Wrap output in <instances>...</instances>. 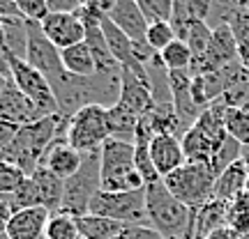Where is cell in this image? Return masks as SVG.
Returning <instances> with one entry per match:
<instances>
[{"label":"cell","instance_id":"obj_1","mask_svg":"<svg viewBox=\"0 0 249 239\" xmlns=\"http://www.w3.org/2000/svg\"><path fill=\"white\" fill-rule=\"evenodd\" d=\"M65 124H67L65 115H51L21 127L17 138L12 141V145L5 150L0 159L18 166L26 175H33L44 163L46 152L53 145V141L65 131Z\"/></svg>","mask_w":249,"mask_h":239},{"label":"cell","instance_id":"obj_2","mask_svg":"<svg viewBox=\"0 0 249 239\" xmlns=\"http://www.w3.org/2000/svg\"><path fill=\"white\" fill-rule=\"evenodd\" d=\"M145 207L150 228H155L164 239H194L196 212L180 203L161 179L145 186Z\"/></svg>","mask_w":249,"mask_h":239},{"label":"cell","instance_id":"obj_3","mask_svg":"<svg viewBox=\"0 0 249 239\" xmlns=\"http://www.w3.org/2000/svg\"><path fill=\"white\" fill-rule=\"evenodd\" d=\"M145 189L134 161V143L108 138L99 150V191L127 193Z\"/></svg>","mask_w":249,"mask_h":239},{"label":"cell","instance_id":"obj_4","mask_svg":"<svg viewBox=\"0 0 249 239\" xmlns=\"http://www.w3.org/2000/svg\"><path fill=\"white\" fill-rule=\"evenodd\" d=\"M108 138H113V124L107 106H83L67 117V143L81 154L102 150Z\"/></svg>","mask_w":249,"mask_h":239},{"label":"cell","instance_id":"obj_5","mask_svg":"<svg viewBox=\"0 0 249 239\" xmlns=\"http://www.w3.org/2000/svg\"><path fill=\"white\" fill-rule=\"evenodd\" d=\"M214 179H217V175L213 173L210 166L187 161L182 168L171 173L169 177H164L161 182L166 184V189L178 198L180 203H185L189 209L198 212L205 203L213 200Z\"/></svg>","mask_w":249,"mask_h":239},{"label":"cell","instance_id":"obj_6","mask_svg":"<svg viewBox=\"0 0 249 239\" xmlns=\"http://www.w3.org/2000/svg\"><path fill=\"white\" fill-rule=\"evenodd\" d=\"M88 214L104 216L123 225H150L148 223V207H145V189L127 191V193H107L97 191L90 200Z\"/></svg>","mask_w":249,"mask_h":239},{"label":"cell","instance_id":"obj_7","mask_svg":"<svg viewBox=\"0 0 249 239\" xmlns=\"http://www.w3.org/2000/svg\"><path fill=\"white\" fill-rule=\"evenodd\" d=\"M99 191V150L83 154L79 173L65 182V195H62V214H70L74 219L86 216L90 209V200Z\"/></svg>","mask_w":249,"mask_h":239},{"label":"cell","instance_id":"obj_8","mask_svg":"<svg viewBox=\"0 0 249 239\" xmlns=\"http://www.w3.org/2000/svg\"><path fill=\"white\" fill-rule=\"evenodd\" d=\"M9 74H12V83L39 108L42 115H60V106H58V99H55L51 83L35 67H30L23 58H17V55L9 53Z\"/></svg>","mask_w":249,"mask_h":239},{"label":"cell","instance_id":"obj_9","mask_svg":"<svg viewBox=\"0 0 249 239\" xmlns=\"http://www.w3.org/2000/svg\"><path fill=\"white\" fill-rule=\"evenodd\" d=\"M26 23H28V48H26V58L23 60L30 67H35L51 83V88L55 90L58 85H62V80L70 76L65 71V67H62L60 48L46 39L39 23H30V21H26Z\"/></svg>","mask_w":249,"mask_h":239},{"label":"cell","instance_id":"obj_10","mask_svg":"<svg viewBox=\"0 0 249 239\" xmlns=\"http://www.w3.org/2000/svg\"><path fill=\"white\" fill-rule=\"evenodd\" d=\"M240 62V44L229 23L213 28V42L208 46V53L192 64V74H213Z\"/></svg>","mask_w":249,"mask_h":239},{"label":"cell","instance_id":"obj_11","mask_svg":"<svg viewBox=\"0 0 249 239\" xmlns=\"http://www.w3.org/2000/svg\"><path fill=\"white\" fill-rule=\"evenodd\" d=\"M39 26H42V32L46 35V39L53 46H58L60 51L86 42V30H83L79 14L51 12Z\"/></svg>","mask_w":249,"mask_h":239},{"label":"cell","instance_id":"obj_12","mask_svg":"<svg viewBox=\"0 0 249 239\" xmlns=\"http://www.w3.org/2000/svg\"><path fill=\"white\" fill-rule=\"evenodd\" d=\"M150 157H152V166H155V170H157V175L161 179L169 177L171 173H176V170L182 168L187 163L182 143L173 133H157V136H152Z\"/></svg>","mask_w":249,"mask_h":239},{"label":"cell","instance_id":"obj_13","mask_svg":"<svg viewBox=\"0 0 249 239\" xmlns=\"http://www.w3.org/2000/svg\"><path fill=\"white\" fill-rule=\"evenodd\" d=\"M42 117L44 115L39 113V108L9 80L5 92L0 95V120H7L17 127H26V124L42 120Z\"/></svg>","mask_w":249,"mask_h":239},{"label":"cell","instance_id":"obj_14","mask_svg":"<svg viewBox=\"0 0 249 239\" xmlns=\"http://www.w3.org/2000/svg\"><path fill=\"white\" fill-rule=\"evenodd\" d=\"M81 163H83V154L76 152L70 143H67V124H65V131H62L60 136L53 141V145L49 147L42 166L49 168L53 175H58L60 179L67 182L70 177H74V175L79 173Z\"/></svg>","mask_w":249,"mask_h":239},{"label":"cell","instance_id":"obj_15","mask_svg":"<svg viewBox=\"0 0 249 239\" xmlns=\"http://www.w3.org/2000/svg\"><path fill=\"white\" fill-rule=\"evenodd\" d=\"M108 18L116 23L134 44L145 46V32H148V18L143 16L141 7L136 0H116Z\"/></svg>","mask_w":249,"mask_h":239},{"label":"cell","instance_id":"obj_16","mask_svg":"<svg viewBox=\"0 0 249 239\" xmlns=\"http://www.w3.org/2000/svg\"><path fill=\"white\" fill-rule=\"evenodd\" d=\"M51 212L46 207H28L12 214L5 237L7 239H42Z\"/></svg>","mask_w":249,"mask_h":239},{"label":"cell","instance_id":"obj_17","mask_svg":"<svg viewBox=\"0 0 249 239\" xmlns=\"http://www.w3.org/2000/svg\"><path fill=\"white\" fill-rule=\"evenodd\" d=\"M247 182H249V170L242 161H235L231 163L229 168L219 173L217 179H214V200H222V203H229L231 205L238 195L247 189Z\"/></svg>","mask_w":249,"mask_h":239},{"label":"cell","instance_id":"obj_18","mask_svg":"<svg viewBox=\"0 0 249 239\" xmlns=\"http://www.w3.org/2000/svg\"><path fill=\"white\" fill-rule=\"evenodd\" d=\"M229 225V203L210 200L194 216V239H208L213 232Z\"/></svg>","mask_w":249,"mask_h":239},{"label":"cell","instance_id":"obj_19","mask_svg":"<svg viewBox=\"0 0 249 239\" xmlns=\"http://www.w3.org/2000/svg\"><path fill=\"white\" fill-rule=\"evenodd\" d=\"M30 179H33L37 186V193H39L42 207H46L51 214L60 212L62 195H65V179L53 175V173L49 168H44V166H39V168L30 175Z\"/></svg>","mask_w":249,"mask_h":239},{"label":"cell","instance_id":"obj_20","mask_svg":"<svg viewBox=\"0 0 249 239\" xmlns=\"http://www.w3.org/2000/svg\"><path fill=\"white\" fill-rule=\"evenodd\" d=\"M60 58L65 71L70 76H76V79H90V76H95L99 71L97 60H95V55H92V51H90V46L86 42L60 51Z\"/></svg>","mask_w":249,"mask_h":239},{"label":"cell","instance_id":"obj_21","mask_svg":"<svg viewBox=\"0 0 249 239\" xmlns=\"http://www.w3.org/2000/svg\"><path fill=\"white\" fill-rule=\"evenodd\" d=\"M76 225H79V235L86 239H116L124 228L123 223L104 219V216H95V214L79 216Z\"/></svg>","mask_w":249,"mask_h":239},{"label":"cell","instance_id":"obj_22","mask_svg":"<svg viewBox=\"0 0 249 239\" xmlns=\"http://www.w3.org/2000/svg\"><path fill=\"white\" fill-rule=\"evenodd\" d=\"M160 62L166 71H192L194 55L182 39H176L160 53Z\"/></svg>","mask_w":249,"mask_h":239},{"label":"cell","instance_id":"obj_23","mask_svg":"<svg viewBox=\"0 0 249 239\" xmlns=\"http://www.w3.org/2000/svg\"><path fill=\"white\" fill-rule=\"evenodd\" d=\"M182 42L189 46V51L194 55V62L201 60L208 53V46L213 42V28L208 26V21H196L187 28V32L182 35Z\"/></svg>","mask_w":249,"mask_h":239},{"label":"cell","instance_id":"obj_24","mask_svg":"<svg viewBox=\"0 0 249 239\" xmlns=\"http://www.w3.org/2000/svg\"><path fill=\"white\" fill-rule=\"evenodd\" d=\"M224 122H226V133L231 136L233 141L240 143L242 147H247L249 145V111L226 106Z\"/></svg>","mask_w":249,"mask_h":239},{"label":"cell","instance_id":"obj_25","mask_svg":"<svg viewBox=\"0 0 249 239\" xmlns=\"http://www.w3.org/2000/svg\"><path fill=\"white\" fill-rule=\"evenodd\" d=\"M176 39H178V35L171 26V21H155V23L148 26V32H145V46L157 55Z\"/></svg>","mask_w":249,"mask_h":239},{"label":"cell","instance_id":"obj_26","mask_svg":"<svg viewBox=\"0 0 249 239\" xmlns=\"http://www.w3.org/2000/svg\"><path fill=\"white\" fill-rule=\"evenodd\" d=\"M76 237H79V225H76L74 216L62 212L51 214V219L46 223L44 239H76Z\"/></svg>","mask_w":249,"mask_h":239},{"label":"cell","instance_id":"obj_27","mask_svg":"<svg viewBox=\"0 0 249 239\" xmlns=\"http://www.w3.org/2000/svg\"><path fill=\"white\" fill-rule=\"evenodd\" d=\"M28 177L30 175H26L18 166L0 159V198H7V195L17 193Z\"/></svg>","mask_w":249,"mask_h":239},{"label":"cell","instance_id":"obj_28","mask_svg":"<svg viewBox=\"0 0 249 239\" xmlns=\"http://www.w3.org/2000/svg\"><path fill=\"white\" fill-rule=\"evenodd\" d=\"M5 200L12 205L14 212H18V209H28V207H42V203H39V193H37V186L30 177L21 184V189H18L17 193L7 195Z\"/></svg>","mask_w":249,"mask_h":239},{"label":"cell","instance_id":"obj_29","mask_svg":"<svg viewBox=\"0 0 249 239\" xmlns=\"http://www.w3.org/2000/svg\"><path fill=\"white\" fill-rule=\"evenodd\" d=\"M141 7L143 16L148 18V23L155 21H171L173 18V5L176 0H136Z\"/></svg>","mask_w":249,"mask_h":239},{"label":"cell","instance_id":"obj_30","mask_svg":"<svg viewBox=\"0 0 249 239\" xmlns=\"http://www.w3.org/2000/svg\"><path fill=\"white\" fill-rule=\"evenodd\" d=\"M18 14L23 21H30V23H42L51 9H49V2L46 0H17Z\"/></svg>","mask_w":249,"mask_h":239},{"label":"cell","instance_id":"obj_31","mask_svg":"<svg viewBox=\"0 0 249 239\" xmlns=\"http://www.w3.org/2000/svg\"><path fill=\"white\" fill-rule=\"evenodd\" d=\"M229 228L238 235V239H249V214L231 209L229 205Z\"/></svg>","mask_w":249,"mask_h":239},{"label":"cell","instance_id":"obj_32","mask_svg":"<svg viewBox=\"0 0 249 239\" xmlns=\"http://www.w3.org/2000/svg\"><path fill=\"white\" fill-rule=\"evenodd\" d=\"M116 239H164L150 225H124Z\"/></svg>","mask_w":249,"mask_h":239},{"label":"cell","instance_id":"obj_33","mask_svg":"<svg viewBox=\"0 0 249 239\" xmlns=\"http://www.w3.org/2000/svg\"><path fill=\"white\" fill-rule=\"evenodd\" d=\"M21 127H17V124L7 122V120H0V157L5 154V150H7L9 145H12V141L17 138V133Z\"/></svg>","mask_w":249,"mask_h":239},{"label":"cell","instance_id":"obj_34","mask_svg":"<svg viewBox=\"0 0 249 239\" xmlns=\"http://www.w3.org/2000/svg\"><path fill=\"white\" fill-rule=\"evenodd\" d=\"M113 5H116V0H81V9H90L102 16H108Z\"/></svg>","mask_w":249,"mask_h":239},{"label":"cell","instance_id":"obj_35","mask_svg":"<svg viewBox=\"0 0 249 239\" xmlns=\"http://www.w3.org/2000/svg\"><path fill=\"white\" fill-rule=\"evenodd\" d=\"M51 12H65V14H76L81 9V0H46Z\"/></svg>","mask_w":249,"mask_h":239},{"label":"cell","instance_id":"obj_36","mask_svg":"<svg viewBox=\"0 0 249 239\" xmlns=\"http://www.w3.org/2000/svg\"><path fill=\"white\" fill-rule=\"evenodd\" d=\"M12 205L5 200V198H0V239H7L5 237V232H7V225H9V219H12Z\"/></svg>","mask_w":249,"mask_h":239},{"label":"cell","instance_id":"obj_37","mask_svg":"<svg viewBox=\"0 0 249 239\" xmlns=\"http://www.w3.org/2000/svg\"><path fill=\"white\" fill-rule=\"evenodd\" d=\"M5 18H21L17 0H0V21H5Z\"/></svg>","mask_w":249,"mask_h":239},{"label":"cell","instance_id":"obj_38","mask_svg":"<svg viewBox=\"0 0 249 239\" xmlns=\"http://www.w3.org/2000/svg\"><path fill=\"white\" fill-rule=\"evenodd\" d=\"M231 209H238V212H247L249 214V191L247 189H245V191H242V193L231 203Z\"/></svg>","mask_w":249,"mask_h":239},{"label":"cell","instance_id":"obj_39","mask_svg":"<svg viewBox=\"0 0 249 239\" xmlns=\"http://www.w3.org/2000/svg\"><path fill=\"white\" fill-rule=\"evenodd\" d=\"M208 239H238V235H235V232H233L231 228L226 225V228H222V230L213 232V235H210V237H208Z\"/></svg>","mask_w":249,"mask_h":239},{"label":"cell","instance_id":"obj_40","mask_svg":"<svg viewBox=\"0 0 249 239\" xmlns=\"http://www.w3.org/2000/svg\"><path fill=\"white\" fill-rule=\"evenodd\" d=\"M240 161L247 166V170H249V145L247 147H242V154H240Z\"/></svg>","mask_w":249,"mask_h":239},{"label":"cell","instance_id":"obj_41","mask_svg":"<svg viewBox=\"0 0 249 239\" xmlns=\"http://www.w3.org/2000/svg\"><path fill=\"white\" fill-rule=\"evenodd\" d=\"M12 79H7V76H5V74H2V71H0V95H2V92H5V88H7V83Z\"/></svg>","mask_w":249,"mask_h":239},{"label":"cell","instance_id":"obj_42","mask_svg":"<svg viewBox=\"0 0 249 239\" xmlns=\"http://www.w3.org/2000/svg\"><path fill=\"white\" fill-rule=\"evenodd\" d=\"M0 48H5V26L0 21Z\"/></svg>","mask_w":249,"mask_h":239},{"label":"cell","instance_id":"obj_43","mask_svg":"<svg viewBox=\"0 0 249 239\" xmlns=\"http://www.w3.org/2000/svg\"><path fill=\"white\" fill-rule=\"evenodd\" d=\"M178 2H194V0H178Z\"/></svg>","mask_w":249,"mask_h":239},{"label":"cell","instance_id":"obj_44","mask_svg":"<svg viewBox=\"0 0 249 239\" xmlns=\"http://www.w3.org/2000/svg\"><path fill=\"white\" fill-rule=\"evenodd\" d=\"M76 239H86V237H81V235H79V237H76Z\"/></svg>","mask_w":249,"mask_h":239},{"label":"cell","instance_id":"obj_45","mask_svg":"<svg viewBox=\"0 0 249 239\" xmlns=\"http://www.w3.org/2000/svg\"><path fill=\"white\" fill-rule=\"evenodd\" d=\"M247 191H249V182H247Z\"/></svg>","mask_w":249,"mask_h":239}]
</instances>
